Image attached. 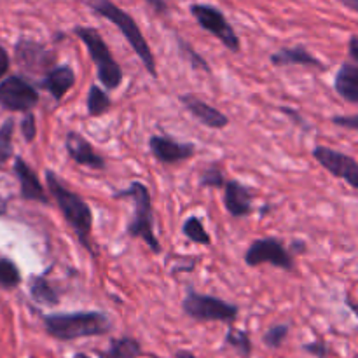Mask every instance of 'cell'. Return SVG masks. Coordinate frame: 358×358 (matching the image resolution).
I'll return each instance as SVG.
<instances>
[{
    "label": "cell",
    "mask_w": 358,
    "mask_h": 358,
    "mask_svg": "<svg viewBox=\"0 0 358 358\" xmlns=\"http://www.w3.org/2000/svg\"><path fill=\"white\" fill-rule=\"evenodd\" d=\"M45 180H48V187L51 196L55 198L56 205H58L59 212H62L63 219L69 224L76 233L77 240L86 248L87 254L91 257H96L93 243H91V233H93V212H91L90 205L80 198L77 192L70 191L63 182L59 180L58 175L52 170H45Z\"/></svg>",
    "instance_id": "cell-1"
},
{
    "label": "cell",
    "mask_w": 358,
    "mask_h": 358,
    "mask_svg": "<svg viewBox=\"0 0 358 358\" xmlns=\"http://www.w3.org/2000/svg\"><path fill=\"white\" fill-rule=\"evenodd\" d=\"M45 332L56 341L70 343L83 338H96L112 331V322L103 311H73L42 317Z\"/></svg>",
    "instance_id": "cell-2"
},
{
    "label": "cell",
    "mask_w": 358,
    "mask_h": 358,
    "mask_svg": "<svg viewBox=\"0 0 358 358\" xmlns=\"http://www.w3.org/2000/svg\"><path fill=\"white\" fill-rule=\"evenodd\" d=\"M87 7H90L94 14H98L100 17H105V20L110 21L112 24H115V28L124 35L128 44L131 45V49L135 51V55L138 56L140 62L143 63L147 72L152 77H157L156 58H154L149 42L143 37L142 30H140L135 17L129 13H126L124 9H121L119 6H115L112 0H87Z\"/></svg>",
    "instance_id": "cell-3"
},
{
    "label": "cell",
    "mask_w": 358,
    "mask_h": 358,
    "mask_svg": "<svg viewBox=\"0 0 358 358\" xmlns=\"http://www.w3.org/2000/svg\"><path fill=\"white\" fill-rule=\"evenodd\" d=\"M114 199H131L135 203V215L129 220L128 234L131 238H140L143 243L154 252L159 254L161 243L157 240L156 233H154V212H152V199H150V192L145 184L142 182H131L126 189L115 192L112 196Z\"/></svg>",
    "instance_id": "cell-4"
},
{
    "label": "cell",
    "mask_w": 358,
    "mask_h": 358,
    "mask_svg": "<svg viewBox=\"0 0 358 358\" xmlns=\"http://www.w3.org/2000/svg\"><path fill=\"white\" fill-rule=\"evenodd\" d=\"M73 34L80 38L96 66L98 80L107 87L108 91H114L121 86L122 83V70L115 58L112 56L110 49L105 44L100 31L93 27H76Z\"/></svg>",
    "instance_id": "cell-5"
},
{
    "label": "cell",
    "mask_w": 358,
    "mask_h": 358,
    "mask_svg": "<svg viewBox=\"0 0 358 358\" xmlns=\"http://www.w3.org/2000/svg\"><path fill=\"white\" fill-rule=\"evenodd\" d=\"M182 310L196 322H224L229 325L234 324L240 313L236 304H231L215 296L199 294L194 289L187 290L182 301Z\"/></svg>",
    "instance_id": "cell-6"
},
{
    "label": "cell",
    "mask_w": 358,
    "mask_h": 358,
    "mask_svg": "<svg viewBox=\"0 0 358 358\" xmlns=\"http://www.w3.org/2000/svg\"><path fill=\"white\" fill-rule=\"evenodd\" d=\"M189 10H191L192 17L198 21V24L203 30H206L213 37L219 38L229 51H240V37H238L233 24L227 21V17L224 16V13L219 7H213L210 3H192Z\"/></svg>",
    "instance_id": "cell-7"
},
{
    "label": "cell",
    "mask_w": 358,
    "mask_h": 358,
    "mask_svg": "<svg viewBox=\"0 0 358 358\" xmlns=\"http://www.w3.org/2000/svg\"><path fill=\"white\" fill-rule=\"evenodd\" d=\"M38 103V93L21 76L0 79V107L9 112H30Z\"/></svg>",
    "instance_id": "cell-8"
},
{
    "label": "cell",
    "mask_w": 358,
    "mask_h": 358,
    "mask_svg": "<svg viewBox=\"0 0 358 358\" xmlns=\"http://www.w3.org/2000/svg\"><path fill=\"white\" fill-rule=\"evenodd\" d=\"M245 264L250 268H257L261 264H271L275 268L292 271L294 261L290 252L283 247V243L276 238H259L252 241L250 247L245 252Z\"/></svg>",
    "instance_id": "cell-9"
},
{
    "label": "cell",
    "mask_w": 358,
    "mask_h": 358,
    "mask_svg": "<svg viewBox=\"0 0 358 358\" xmlns=\"http://www.w3.org/2000/svg\"><path fill=\"white\" fill-rule=\"evenodd\" d=\"M313 157L329 173L343 178L352 189H358V163L355 157L325 145L315 147Z\"/></svg>",
    "instance_id": "cell-10"
},
{
    "label": "cell",
    "mask_w": 358,
    "mask_h": 358,
    "mask_svg": "<svg viewBox=\"0 0 358 358\" xmlns=\"http://www.w3.org/2000/svg\"><path fill=\"white\" fill-rule=\"evenodd\" d=\"M16 62L24 72L28 73H45L55 66L56 56L52 51L37 41H31L28 37H21L14 48Z\"/></svg>",
    "instance_id": "cell-11"
},
{
    "label": "cell",
    "mask_w": 358,
    "mask_h": 358,
    "mask_svg": "<svg viewBox=\"0 0 358 358\" xmlns=\"http://www.w3.org/2000/svg\"><path fill=\"white\" fill-rule=\"evenodd\" d=\"M149 149L152 156L163 164H177L194 156V143H180L168 136L154 135L149 138Z\"/></svg>",
    "instance_id": "cell-12"
},
{
    "label": "cell",
    "mask_w": 358,
    "mask_h": 358,
    "mask_svg": "<svg viewBox=\"0 0 358 358\" xmlns=\"http://www.w3.org/2000/svg\"><path fill=\"white\" fill-rule=\"evenodd\" d=\"M180 103L187 108L189 114L194 119H198L203 126L212 129H222L226 126H229V117H227L224 112H220L219 108L212 107L210 103H206L205 100L198 98L192 93H184L180 94Z\"/></svg>",
    "instance_id": "cell-13"
},
{
    "label": "cell",
    "mask_w": 358,
    "mask_h": 358,
    "mask_svg": "<svg viewBox=\"0 0 358 358\" xmlns=\"http://www.w3.org/2000/svg\"><path fill=\"white\" fill-rule=\"evenodd\" d=\"M65 149L66 154L70 156V159L73 161L79 166H87L93 168V170H103L105 168V159L103 156L94 150V147L84 138L80 133L77 131H69L65 136Z\"/></svg>",
    "instance_id": "cell-14"
},
{
    "label": "cell",
    "mask_w": 358,
    "mask_h": 358,
    "mask_svg": "<svg viewBox=\"0 0 358 358\" xmlns=\"http://www.w3.org/2000/svg\"><path fill=\"white\" fill-rule=\"evenodd\" d=\"M14 175H16L17 182H20V194L24 201H35L42 203V205H49V196L42 184L38 182L37 173L30 168V164L17 156L14 159Z\"/></svg>",
    "instance_id": "cell-15"
},
{
    "label": "cell",
    "mask_w": 358,
    "mask_h": 358,
    "mask_svg": "<svg viewBox=\"0 0 358 358\" xmlns=\"http://www.w3.org/2000/svg\"><path fill=\"white\" fill-rule=\"evenodd\" d=\"M76 84V72L70 65H55L38 80V87L48 91L56 101H62Z\"/></svg>",
    "instance_id": "cell-16"
},
{
    "label": "cell",
    "mask_w": 358,
    "mask_h": 358,
    "mask_svg": "<svg viewBox=\"0 0 358 358\" xmlns=\"http://www.w3.org/2000/svg\"><path fill=\"white\" fill-rule=\"evenodd\" d=\"M224 191V205L234 219H243L252 213V192L241 182L229 180Z\"/></svg>",
    "instance_id": "cell-17"
},
{
    "label": "cell",
    "mask_w": 358,
    "mask_h": 358,
    "mask_svg": "<svg viewBox=\"0 0 358 358\" xmlns=\"http://www.w3.org/2000/svg\"><path fill=\"white\" fill-rule=\"evenodd\" d=\"M334 90L350 103H358V66L357 63H343L334 77Z\"/></svg>",
    "instance_id": "cell-18"
},
{
    "label": "cell",
    "mask_w": 358,
    "mask_h": 358,
    "mask_svg": "<svg viewBox=\"0 0 358 358\" xmlns=\"http://www.w3.org/2000/svg\"><path fill=\"white\" fill-rule=\"evenodd\" d=\"M269 62L275 66H289V65H310V66H318V69H324V63L318 58H315L306 48L303 45H296V48H285L280 49V51L273 52L269 56Z\"/></svg>",
    "instance_id": "cell-19"
},
{
    "label": "cell",
    "mask_w": 358,
    "mask_h": 358,
    "mask_svg": "<svg viewBox=\"0 0 358 358\" xmlns=\"http://www.w3.org/2000/svg\"><path fill=\"white\" fill-rule=\"evenodd\" d=\"M142 355V345L138 339L131 336H121V338L110 339V345L107 350H98V358H136Z\"/></svg>",
    "instance_id": "cell-20"
},
{
    "label": "cell",
    "mask_w": 358,
    "mask_h": 358,
    "mask_svg": "<svg viewBox=\"0 0 358 358\" xmlns=\"http://www.w3.org/2000/svg\"><path fill=\"white\" fill-rule=\"evenodd\" d=\"M30 297L35 303L45 308H52L59 304L58 290H56L55 287L48 282V278L42 275L34 276V278L30 280Z\"/></svg>",
    "instance_id": "cell-21"
},
{
    "label": "cell",
    "mask_w": 358,
    "mask_h": 358,
    "mask_svg": "<svg viewBox=\"0 0 358 358\" xmlns=\"http://www.w3.org/2000/svg\"><path fill=\"white\" fill-rule=\"evenodd\" d=\"M224 343H226V346L233 348L241 358H248L252 355V350H254L250 334L243 329L233 327V325H229V329H227Z\"/></svg>",
    "instance_id": "cell-22"
},
{
    "label": "cell",
    "mask_w": 358,
    "mask_h": 358,
    "mask_svg": "<svg viewBox=\"0 0 358 358\" xmlns=\"http://www.w3.org/2000/svg\"><path fill=\"white\" fill-rule=\"evenodd\" d=\"M110 105L112 101L108 94L101 87H98L96 84H93L90 87V94H87V114L91 117H100L110 108Z\"/></svg>",
    "instance_id": "cell-23"
},
{
    "label": "cell",
    "mask_w": 358,
    "mask_h": 358,
    "mask_svg": "<svg viewBox=\"0 0 358 358\" xmlns=\"http://www.w3.org/2000/svg\"><path fill=\"white\" fill-rule=\"evenodd\" d=\"M182 233L185 234L187 240H191L196 245H210L212 243V238L206 233L205 226H203L201 219L196 215H191L189 219H185L184 226H182Z\"/></svg>",
    "instance_id": "cell-24"
},
{
    "label": "cell",
    "mask_w": 358,
    "mask_h": 358,
    "mask_svg": "<svg viewBox=\"0 0 358 358\" xmlns=\"http://www.w3.org/2000/svg\"><path fill=\"white\" fill-rule=\"evenodd\" d=\"M21 283V271L10 259L0 257V287L2 289H16Z\"/></svg>",
    "instance_id": "cell-25"
},
{
    "label": "cell",
    "mask_w": 358,
    "mask_h": 358,
    "mask_svg": "<svg viewBox=\"0 0 358 358\" xmlns=\"http://www.w3.org/2000/svg\"><path fill=\"white\" fill-rule=\"evenodd\" d=\"M14 119L9 117L0 126V166L9 161L13 156V136H14Z\"/></svg>",
    "instance_id": "cell-26"
},
{
    "label": "cell",
    "mask_w": 358,
    "mask_h": 358,
    "mask_svg": "<svg viewBox=\"0 0 358 358\" xmlns=\"http://www.w3.org/2000/svg\"><path fill=\"white\" fill-rule=\"evenodd\" d=\"M224 173L220 170L219 163H212L208 168H205L199 178V185L206 189H220L224 187Z\"/></svg>",
    "instance_id": "cell-27"
},
{
    "label": "cell",
    "mask_w": 358,
    "mask_h": 358,
    "mask_svg": "<svg viewBox=\"0 0 358 358\" xmlns=\"http://www.w3.org/2000/svg\"><path fill=\"white\" fill-rule=\"evenodd\" d=\"M177 44H178V49H180V52L184 55V58L187 59L189 65H191V69H201L205 70V72H210L208 62H206L203 56H199L191 44H187L182 37H177Z\"/></svg>",
    "instance_id": "cell-28"
},
{
    "label": "cell",
    "mask_w": 358,
    "mask_h": 358,
    "mask_svg": "<svg viewBox=\"0 0 358 358\" xmlns=\"http://www.w3.org/2000/svg\"><path fill=\"white\" fill-rule=\"evenodd\" d=\"M290 332V327L287 324H278V325H273V327L268 329V332L264 334V338H262V341H264V345L268 346V348L271 350H276L280 348V346L285 343L287 336H289Z\"/></svg>",
    "instance_id": "cell-29"
},
{
    "label": "cell",
    "mask_w": 358,
    "mask_h": 358,
    "mask_svg": "<svg viewBox=\"0 0 358 358\" xmlns=\"http://www.w3.org/2000/svg\"><path fill=\"white\" fill-rule=\"evenodd\" d=\"M20 129H21V135H23V138L27 140L28 143L34 142L35 136H37V122H35L34 112L31 110L24 112L23 119H21Z\"/></svg>",
    "instance_id": "cell-30"
},
{
    "label": "cell",
    "mask_w": 358,
    "mask_h": 358,
    "mask_svg": "<svg viewBox=\"0 0 358 358\" xmlns=\"http://www.w3.org/2000/svg\"><path fill=\"white\" fill-rule=\"evenodd\" d=\"M303 350L306 353H310V355L315 357V358H327L329 355H331L327 343L322 341V339L306 343V345H303Z\"/></svg>",
    "instance_id": "cell-31"
},
{
    "label": "cell",
    "mask_w": 358,
    "mask_h": 358,
    "mask_svg": "<svg viewBox=\"0 0 358 358\" xmlns=\"http://www.w3.org/2000/svg\"><path fill=\"white\" fill-rule=\"evenodd\" d=\"M332 122H334L336 126H343V128L353 129V131L358 128V117L355 114L353 115H336V117H332Z\"/></svg>",
    "instance_id": "cell-32"
},
{
    "label": "cell",
    "mask_w": 358,
    "mask_h": 358,
    "mask_svg": "<svg viewBox=\"0 0 358 358\" xmlns=\"http://www.w3.org/2000/svg\"><path fill=\"white\" fill-rule=\"evenodd\" d=\"M9 66H10V59H9V52L0 45V79L7 76L9 72Z\"/></svg>",
    "instance_id": "cell-33"
},
{
    "label": "cell",
    "mask_w": 358,
    "mask_h": 358,
    "mask_svg": "<svg viewBox=\"0 0 358 358\" xmlns=\"http://www.w3.org/2000/svg\"><path fill=\"white\" fill-rule=\"evenodd\" d=\"M280 110H282L285 115H289V117H292L294 121H296V124L303 126L304 129H310V126L306 124V121H304V119L301 117V114L297 110H294V108H290V107H282V108H280Z\"/></svg>",
    "instance_id": "cell-34"
},
{
    "label": "cell",
    "mask_w": 358,
    "mask_h": 358,
    "mask_svg": "<svg viewBox=\"0 0 358 358\" xmlns=\"http://www.w3.org/2000/svg\"><path fill=\"white\" fill-rule=\"evenodd\" d=\"M348 51H350V58L353 59V63H358V37L357 35H352V37H350Z\"/></svg>",
    "instance_id": "cell-35"
},
{
    "label": "cell",
    "mask_w": 358,
    "mask_h": 358,
    "mask_svg": "<svg viewBox=\"0 0 358 358\" xmlns=\"http://www.w3.org/2000/svg\"><path fill=\"white\" fill-rule=\"evenodd\" d=\"M145 2L149 3V6L152 7L156 13H161V14L166 13L168 7H166V2H164V0H145Z\"/></svg>",
    "instance_id": "cell-36"
},
{
    "label": "cell",
    "mask_w": 358,
    "mask_h": 358,
    "mask_svg": "<svg viewBox=\"0 0 358 358\" xmlns=\"http://www.w3.org/2000/svg\"><path fill=\"white\" fill-rule=\"evenodd\" d=\"M175 358H196V355L191 350H177L175 352Z\"/></svg>",
    "instance_id": "cell-37"
},
{
    "label": "cell",
    "mask_w": 358,
    "mask_h": 358,
    "mask_svg": "<svg viewBox=\"0 0 358 358\" xmlns=\"http://www.w3.org/2000/svg\"><path fill=\"white\" fill-rule=\"evenodd\" d=\"M292 250L296 252V254H301V252L306 250V245H304V241H294Z\"/></svg>",
    "instance_id": "cell-38"
},
{
    "label": "cell",
    "mask_w": 358,
    "mask_h": 358,
    "mask_svg": "<svg viewBox=\"0 0 358 358\" xmlns=\"http://www.w3.org/2000/svg\"><path fill=\"white\" fill-rule=\"evenodd\" d=\"M343 6L348 7L350 10H357L358 9V0H341Z\"/></svg>",
    "instance_id": "cell-39"
},
{
    "label": "cell",
    "mask_w": 358,
    "mask_h": 358,
    "mask_svg": "<svg viewBox=\"0 0 358 358\" xmlns=\"http://www.w3.org/2000/svg\"><path fill=\"white\" fill-rule=\"evenodd\" d=\"M7 213V199L0 196V217H3Z\"/></svg>",
    "instance_id": "cell-40"
},
{
    "label": "cell",
    "mask_w": 358,
    "mask_h": 358,
    "mask_svg": "<svg viewBox=\"0 0 358 358\" xmlns=\"http://www.w3.org/2000/svg\"><path fill=\"white\" fill-rule=\"evenodd\" d=\"M73 358H91V357H90V355H86V353L79 352V353H76V355H73Z\"/></svg>",
    "instance_id": "cell-41"
}]
</instances>
